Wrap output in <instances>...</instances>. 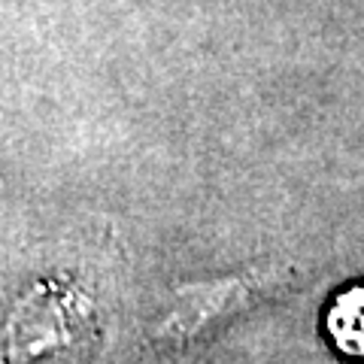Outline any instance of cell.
Listing matches in <instances>:
<instances>
[{"mask_svg": "<svg viewBox=\"0 0 364 364\" xmlns=\"http://www.w3.org/2000/svg\"><path fill=\"white\" fill-rule=\"evenodd\" d=\"M258 289H270V282L261 279V273L249 277H234L222 282H203V286L176 289L173 304L155 318L152 337L164 346H186L195 337L225 318L228 313L246 310L258 298Z\"/></svg>", "mask_w": 364, "mask_h": 364, "instance_id": "1", "label": "cell"}, {"mask_svg": "<svg viewBox=\"0 0 364 364\" xmlns=\"http://www.w3.org/2000/svg\"><path fill=\"white\" fill-rule=\"evenodd\" d=\"M328 328L337 349L346 355H364V286L349 289L334 301Z\"/></svg>", "mask_w": 364, "mask_h": 364, "instance_id": "2", "label": "cell"}]
</instances>
